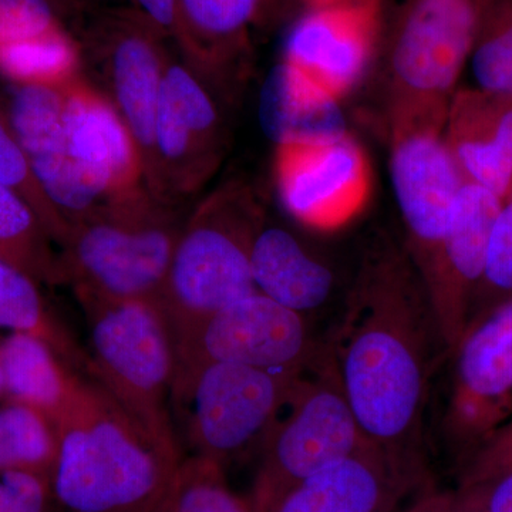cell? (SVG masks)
I'll use <instances>...</instances> for the list:
<instances>
[{
	"label": "cell",
	"instance_id": "8d00e7d4",
	"mask_svg": "<svg viewBox=\"0 0 512 512\" xmlns=\"http://www.w3.org/2000/svg\"><path fill=\"white\" fill-rule=\"evenodd\" d=\"M178 0H133V9L158 35L173 37Z\"/></svg>",
	"mask_w": 512,
	"mask_h": 512
},
{
	"label": "cell",
	"instance_id": "f35d334b",
	"mask_svg": "<svg viewBox=\"0 0 512 512\" xmlns=\"http://www.w3.org/2000/svg\"><path fill=\"white\" fill-rule=\"evenodd\" d=\"M306 9L329 8V6L345 5L356 0H301Z\"/></svg>",
	"mask_w": 512,
	"mask_h": 512
},
{
	"label": "cell",
	"instance_id": "9a60e30c",
	"mask_svg": "<svg viewBox=\"0 0 512 512\" xmlns=\"http://www.w3.org/2000/svg\"><path fill=\"white\" fill-rule=\"evenodd\" d=\"M382 33V0L306 9L286 33L282 60L342 100L365 79Z\"/></svg>",
	"mask_w": 512,
	"mask_h": 512
},
{
	"label": "cell",
	"instance_id": "e575fe53",
	"mask_svg": "<svg viewBox=\"0 0 512 512\" xmlns=\"http://www.w3.org/2000/svg\"><path fill=\"white\" fill-rule=\"evenodd\" d=\"M460 485L473 484L512 468V419L461 461Z\"/></svg>",
	"mask_w": 512,
	"mask_h": 512
},
{
	"label": "cell",
	"instance_id": "5bb4252c",
	"mask_svg": "<svg viewBox=\"0 0 512 512\" xmlns=\"http://www.w3.org/2000/svg\"><path fill=\"white\" fill-rule=\"evenodd\" d=\"M274 168L285 211L319 231L352 220L369 195V163L350 134L329 143L276 147Z\"/></svg>",
	"mask_w": 512,
	"mask_h": 512
},
{
	"label": "cell",
	"instance_id": "ac0fdd59",
	"mask_svg": "<svg viewBox=\"0 0 512 512\" xmlns=\"http://www.w3.org/2000/svg\"><path fill=\"white\" fill-rule=\"evenodd\" d=\"M33 177L67 225L103 198L77 173L63 123V86H15L6 104Z\"/></svg>",
	"mask_w": 512,
	"mask_h": 512
},
{
	"label": "cell",
	"instance_id": "4fadbf2b",
	"mask_svg": "<svg viewBox=\"0 0 512 512\" xmlns=\"http://www.w3.org/2000/svg\"><path fill=\"white\" fill-rule=\"evenodd\" d=\"M86 36L103 63L110 90L106 96L134 138L147 187L153 174L154 131L170 55L164 37L133 8L101 13L92 20Z\"/></svg>",
	"mask_w": 512,
	"mask_h": 512
},
{
	"label": "cell",
	"instance_id": "f546056e",
	"mask_svg": "<svg viewBox=\"0 0 512 512\" xmlns=\"http://www.w3.org/2000/svg\"><path fill=\"white\" fill-rule=\"evenodd\" d=\"M225 471L207 458H183L163 497L148 512H254L229 487Z\"/></svg>",
	"mask_w": 512,
	"mask_h": 512
},
{
	"label": "cell",
	"instance_id": "8fae6325",
	"mask_svg": "<svg viewBox=\"0 0 512 512\" xmlns=\"http://www.w3.org/2000/svg\"><path fill=\"white\" fill-rule=\"evenodd\" d=\"M488 0H407L387 45L390 106H448Z\"/></svg>",
	"mask_w": 512,
	"mask_h": 512
},
{
	"label": "cell",
	"instance_id": "5b68a950",
	"mask_svg": "<svg viewBox=\"0 0 512 512\" xmlns=\"http://www.w3.org/2000/svg\"><path fill=\"white\" fill-rule=\"evenodd\" d=\"M76 298L89 328V376L158 443L180 453L171 421L175 343L161 303Z\"/></svg>",
	"mask_w": 512,
	"mask_h": 512
},
{
	"label": "cell",
	"instance_id": "ba28073f",
	"mask_svg": "<svg viewBox=\"0 0 512 512\" xmlns=\"http://www.w3.org/2000/svg\"><path fill=\"white\" fill-rule=\"evenodd\" d=\"M448 106L389 107L390 178L406 249L420 278L446 232L463 185L446 140Z\"/></svg>",
	"mask_w": 512,
	"mask_h": 512
},
{
	"label": "cell",
	"instance_id": "4316f807",
	"mask_svg": "<svg viewBox=\"0 0 512 512\" xmlns=\"http://www.w3.org/2000/svg\"><path fill=\"white\" fill-rule=\"evenodd\" d=\"M59 426L30 404H0V473L25 471L52 480L59 456Z\"/></svg>",
	"mask_w": 512,
	"mask_h": 512
},
{
	"label": "cell",
	"instance_id": "ffe728a7",
	"mask_svg": "<svg viewBox=\"0 0 512 512\" xmlns=\"http://www.w3.org/2000/svg\"><path fill=\"white\" fill-rule=\"evenodd\" d=\"M446 140L466 183L503 202L512 188V94L458 87L448 104Z\"/></svg>",
	"mask_w": 512,
	"mask_h": 512
},
{
	"label": "cell",
	"instance_id": "d6a6232c",
	"mask_svg": "<svg viewBox=\"0 0 512 512\" xmlns=\"http://www.w3.org/2000/svg\"><path fill=\"white\" fill-rule=\"evenodd\" d=\"M72 15L60 0H0V47L67 28Z\"/></svg>",
	"mask_w": 512,
	"mask_h": 512
},
{
	"label": "cell",
	"instance_id": "cb8c5ba5",
	"mask_svg": "<svg viewBox=\"0 0 512 512\" xmlns=\"http://www.w3.org/2000/svg\"><path fill=\"white\" fill-rule=\"evenodd\" d=\"M0 363L6 399L30 404L56 423L72 402L82 376L49 343L30 333L12 332L0 339Z\"/></svg>",
	"mask_w": 512,
	"mask_h": 512
},
{
	"label": "cell",
	"instance_id": "7a4b0ae2",
	"mask_svg": "<svg viewBox=\"0 0 512 512\" xmlns=\"http://www.w3.org/2000/svg\"><path fill=\"white\" fill-rule=\"evenodd\" d=\"M57 426L52 488L66 512H148L183 461L90 376H80Z\"/></svg>",
	"mask_w": 512,
	"mask_h": 512
},
{
	"label": "cell",
	"instance_id": "7c38bea8",
	"mask_svg": "<svg viewBox=\"0 0 512 512\" xmlns=\"http://www.w3.org/2000/svg\"><path fill=\"white\" fill-rule=\"evenodd\" d=\"M224 151V124L207 80L185 60L168 55L148 191L181 205L217 171Z\"/></svg>",
	"mask_w": 512,
	"mask_h": 512
},
{
	"label": "cell",
	"instance_id": "f1b7e54d",
	"mask_svg": "<svg viewBox=\"0 0 512 512\" xmlns=\"http://www.w3.org/2000/svg\"><path fill=\"white\" fill-rule=\"evenodd\" d=\"M466 77L468 82L458 87L512 94V0H488L485 5L461 80Z\"/></svg>",
	"mask_w": 512,
	"mask_h": 512
},
{
	"label": "cell",
	"instance_id": "1f68e13d",
	"mask_svg": "<svg viewBox=\"0 0 512 512\" xmlns=\"http://www.w3.org/2000/svg\"><path fill=\"white\" fill-rule=\"evenodd\" d=\"M512 298V197L501 205L491 228L480 284L471 303L470 319Z\"/></svg>",
	"mask_w": 512,
	"mask_h": 512
},
{
	"label": "cell",
	"instance_id": "2e32d148",
	"mask_svg": "<svg viewBox=\"0 0 512 512\" xmlns=\"http://www.w3.org/2000/svg\"><path fill=\"white\" fill-rule=\"evenodd\" d=\"M501 205L503 200L493 192L464 184L436 255L421 276L448 353L467 328L491 228Z\"/></svg>",
	"mask_w": 512,
	"mask_h": 512
},
{
	"label": "cell",
	"instance_id": "d590c367",
	"mask_svg": "<svg viewBox=\"0 0 512 512\" xmlns=\"http://www.w3.org/2000/svg\"><path fill=\"white\" fill-rule=\"evenodd\" d=\"M453 495L466 512H512V468L477 483L458 485Z\"/></svg>",
	"mask_w": 512,
	"mask_h": 512
},
{
	"label": "cell",
	"instance_id": "7402d4cb",
	"mask_svg": "<svg viewBox=\"0 0 512 512\" xmlns=\"http://www.w3.org/2000/svg\"><path fill=\"white\" fill-rule=\"evenodd\" d=\"M259 123L276 147L349 136L342 101L284 62L276 64L262 84Z\"/></svg>",
	"mask_w": 512,
	"mask_h": 512
},
{
	"label": "cell",
	"instance_id": "60d3db41",
	"mask_svg": "<svg viewBox=\"0 0 512 512\" xmlns=\"http://www.w3.org/2000/svg\"><path fill=\"white\" fill-rule=\"evenodd\" d=\"M6 397L5 376H3L2 363H0V399Z\"/></svg>",
	"mask_w": 512,
	"mask_h": 512
},
{
	"label": "cell",
	"instance_id": "3957f363",
	"mask_svg": "<svg viewBox=\"0 0 512 512\" xmlns=\"http://www.w3.org/2000/svg\"><path fill=\"white\" fill-rule=\"evenodd\" d=\"M147 187L109 198L69 225L63 284L76 296L160 302L185 218Z\"/></svg>",
	"mask_w": 512,
	"mask_h": 512
},
{
	"label": "cell",
	"instance_id": "e0dca14e",
	"mask_svg": "<svg viewBox=\"0 0 512 512\" xmlns=\"http://www.w3.org/2000/svg\"><path fill=\"white\" fill-rule=\"evenodd\" d=\"M63 123L77 173L104 201L146 187L130 130L109 97L82 74L63 86Z\"/></svg>",
	"mask_w": 512,
	"mask_h": 512
},
{
	"label": "cell",
	"instance_id": "6da1fadb",
	"mask_svg": "<svg viewBox=\"0 0 512 512\" xmlns=\"http://www.w3.org/2000/svg\"><path fill=\"white\" fill-rule=\"evenodd\" d=\"M325 345L367 443L426 478L431 387L448 349L406 249L372 242Z\"/></svg>",
	"mask_w": 512,
	"mask_h": 512
},
{
	"label": "cell",
	"instance_id": "52a82bcc",
	"mask_svg": "<svg viewBox=\"0 0 512 512\" xmlns=\"http://www.w3.org/2000/svg\"><path fill=\"white\" fill-rule=\"evenodd\" d=\"M302 376L234 363L201 367L173 397L192 456L227 470L261 451Z\"/></svg>",
	"mask_w": 512,
	"mask_h": 512
},
{
	"label": "cell",
	"instance_id": "d4e9b609",
	"mask_svg": "<svg viewBox=\"0 0 512 512\" xmlns=\"http://www.w3.org/2000/svg\"><path fill=\"white\" fill-rule=\"evenodd\" d=\"M39 286L0 259V329L30 333L45 340L73 370L89 376V352L47 306Z\"/></svg>",
	"mask_w": 512,
	"mask_h": 512
},
{
	"label": "cell",
	"instance_id": "836d02e7",
	"mask_svg": "<svg viewBox=\"0 0 512 512\" xmlns=\"http://www.w3.org/2000/svg\"><path fill=\"white\" fill-rule=\"evenodd\" d=\"M52 480L25 471L0 473V512H50Z\"/></svg>",
	"mask_w": 512,
	"mask_h": 512
},
{
	"label": "cell",
	"instance_id": "277c9868",
	"mask_svg": "<svg viewBox=\"0 0 512 512\" xmlns=\"http://www.w3.org/2000/svg\"><path fill=\"white\" fill-rule=\"evenodd\" d=\"M265 221L241 181L221 185L185 218L160 298L174 338L256 292L251 252Z\"/></svg>",
	"mask_w": 512,
	"mask_h": 512
},
{
	"label": "cell",
	"instance_id": "603a6c76",
	"mask_svg": "<svg viewBox=\"0 0 512 512\" xmlns=\"http://www.w3.org/2000/svg\"><path fill=\"white\" fill-rule=\"evenodd\" d=\"M265 0H178L173 39L202 76H218L241 57Z\"/></svg>",
	"mask_w": 512,
	"mask_h": 512
},
{
	"label": "cell",
	"instance_id": "74e56055",
	"mask_svg": "<svg viewBox=\"0 0 512 512\" xmlns=\"http://www.w3.org/2000/svg\"><path fill=\"white\" fill-rule=\"evenodd\" d=\"M399 512H466L457 504L453 493L439 491H423L412 501L403 505Z\"/></svg>",
	"mask_w": 512,
	"mask_h": 512
},
{
	"label": "cell",
	"instance_id": "9c48e42d",
	"mask_svg": "<svg viewBox=\"0 0 512 512\" xmlns=\"http://www.w3.org/2000/svg\"><path fill=\"white\" fill-rule=\"evenodd\" d=\"M173 397L201 367L234 363L302 375L318 360L323 340L309 319L254 292L175 336Z\"/></svg>",
	"mask_w": 512,
	"mask_h": 512
},
{
	"label": "cell",
	"instance_id": "484cf974",
	"mask_svg": "<svg viewBox=\"0 0 512 512\" xmlns=\"http://www.w3.org/2000/svg\"><path fill=\"white\" fill-rule=\"evenodd\" d=\"M53 245L25 198L0 184V259L39 285H62L59 252Z\"/></svg>",
	"mask_w": 512,
	"mask_h": 512
},
{
	"label": "cell",
	"instance_id": "ab89813d",
	"mask_svg": "<svg viewBox=\"0 0 512 512\" xmlns=\"http://www.w3.org/2000/svg\"><path fill=\"white\" fill-rule=\"evenodd\" d=\"M67 9L72 10L73 13H76L77 10L83 8V6L90 5V3H99L103 2V0H60Z\"/></svg>",
	"mask_w": 512,
	"mask_h": 512
},
{
	"label": "cell",
	"instance_id": "d6986e66",
	"mask_svg": "<svg viewBox=\"0 0 512 512\" xmlns=\"http://www.w3.org/2000/svg\"><path fill=\"white\" fill-rule=\"evenodd\" d=\"M424 483L426 478L366 444L295 485L269 512H399Z\"/></svg>",
	"mask_w": 512,
	"mask_h": 512
},
{
	"label": "cell",
	"instance_id": "83f0119b",
	"mask_svg": "<svg viewBox=\"0 0 512 512\" xmlns=\"http://www.w3.org/2000/svg\"><path fill=\"white\" fill-rule=\"evenodd\" d=\"M80 67L82 46L67 28L0 47V76L13 86H64Z\"/></svg>",
	"mask_w": 512,
	"mask_h": 512
},
{
	"label": "cell",
	"instance_id": "30bf717a",
	"mask_svg": "<svg viewBox=\"0 0 512 512\" xmlns=\"http://www.w3.org/2000/svg\"><path fill=\"white\" fill-rule=\"evenodd\" d=\"M446 363L439 434L461 463L512 419V298L471 320Z\"/></svg>",
	"mask_w": 512,
	"mask_h": 512
},
{
	"label": "cell",
	"instance_id": "8992f818",
	"mask_svg": "<svg viewBox=\"0 0 512 512\" xmlns=\"http://www.w3.org/2000/svg\"><path fill=\"white\" fill-rule=\"evenodd\" d=\"M366 444L323 340L318 360L303 373L259 451L252 511H271L295 485Z\"/></svg>",
	"mask_w": 512,
	"mask_h": 512
},
{
	"label": "cell",
	"instance_id": "4dcf8cb0",
	"mask_svg": "<svg viewBox=\"0 0 512 512\" xmlns=\"http://www.w3.org/2000/svg\"><path fill=\"white\" fill-rule=\"evenodd\" d=\"M0 184L12 188L36 212L49 237L60 247L69 225L47 200L45 192L33 177L28 160L20 146L18 136L10 123L6 106L0 103Z\"/></svg>",
	"mask_w": 512,
	"mask_h": 512
},
{
	"label": "cell",
	"instance_id": "b9f144b4",
	"mask_svg": "<svg viewBox=\"0 0 512 512\" xmlns=\"http://www.w3.org/2000/svg\"><path fill=\"white\" fill-rule=\"evenodd\" d=\"M510 197H512V188H511V192H510ZM510 197H508V198H510Z\"/></svg>",
	"mask_w": 512,
	"mask_h": 512
},
{
	"label": "cell",
	"instance_id": "44dd1931",
	"mask_svg": "<svg viewBox=\"0 0 512 512\" xmlns=\"http://www.w3.org/2000/svg\"><path fill=\"white\" fill-rule=\"evenodd\" d=\"M251 272L256 292L309 319L328 306L335 272L291 229L264 222L254 239Z\"/></svg>",
	"mask_w": 512,
	"mask_h": 512
}]
</instances>
